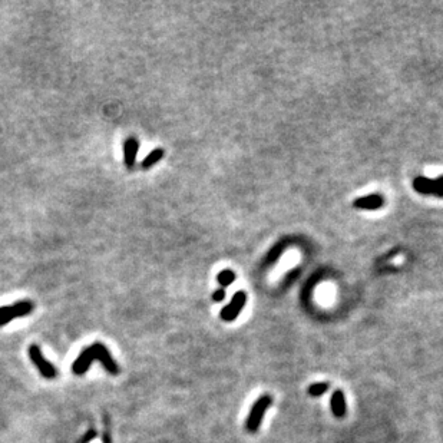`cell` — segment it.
I'll return each instance as SVG.
<instances>
[{"label": "cell", "instance_id": "obj_9", "mask_svg": "<svg viewBox=\"0 0 443 443\" xmlns=\"http://www.w3.org/2000/svg\"><path fill=\"white\" fill-rule=\"evenodd\" d=\"M383 204H384V200L380 194H370L367 197H361L353 202L354 207L359 208V209H379V208L383 207Z\"/></svg>", "mask_w": 443, "mask_h": 443}, {"label": "cell", "instance_id": "obj_5", "mask_svg": "<svg viewBox=\"0 0 443 443\" xmlns=\"http://www.w3.org/2000/svg\"><path fill=\"white\" fill-rule=\"evenodd\" d=\"M245 301H247V294H245L244 291L236 293V294L233 296V298H231V301L221 310L220 317H221L224 321H227V323L234 321V320L241 314L242 309H244V305H245Z\"/></svg>", "mask_w": 443, "mask_h": 443}, {"label": "cell", "instance_id": "obj_6", "mask_svg": "<svg viewBox=\"0 0 443 443\" xmlns=\"http://www.w3.org/2000/svg\"><path fill=\"white\" fill-rule=\"evenodd\" d=\"M413 188L420 194H433L443 197V177L437 180H428L425 177H417L413 181Z\"/></svg>", "mask_w": 443, "mask_h": 443}, {"label": "cell", "instance_id": "obj_4", "mask_svg": "<svg viewBox=\"0 0 443 443\" xmlns=\"http://www.w3.org/2000/svg\"><path fill=\"white\" fill-rule=\"evenodd\" d=\"M28 352H29V359H30L32 363L37 367L39 373H41L45 379H48V380L55 379L56 376H57V370H56V367L53 366L50 361L45 359V356H43V353H42L41 347L37 346V344H32V346L29 347Z\"/></svg>", "mask_w": 443, "mask_h": 443}, {"label": "cell", "instance_id": "obj_8", "mask_svg": "<svg viewBox=\"0 0 443 443\" xmlns=\"http://www.w3.org/2000/svg\"><path fill=\"white\" fill-rule=\"evenodd\" d=\"M330 408H332L333 415L336 417H344L347 412V405H346V396L343 393V390H334L332 395V399H330Z\"/></svg>", "mask_w": 443, "mask_h": 443}, {"label": "cell", "instance_id": "obj_12", "mask_svg": "<svg viewBox=\"0 0 443 443\" xmlns=\"http://www.w3.org/2000/svg\"><path fill=\"white\" fill-rule=\"evenodd\" d=\"M329 390V383L325 381H320V383H314L309 388V395L312 397H319V396H323Z\"/></svg>", "mask_w": 443, "mask_h": 443}, {"label": "cell", "instance_id": "obj_7", "mask_svg": "<svg viewBox=\"0 0 443 443\" xmlns=\"http://www.w3.org/2000/svg\"><path fill=\"white\" fill-rule=\"evenodd\" d=\"M139 151V142L135 137H129L124 142V164L128 169H133Z\"/></svg>", "mask_w": 443, "mask_h": 443}, {"label": "cell", "instance_id": "obj_11", "mask_svg": "<svg viewBox=\"0 0 443 443\" xmlns=\"http://www.w3.org/2000/svg\"><path fill=\"white\" fill-rule=\"evenodd\" d=\"M234 280H236V274L231 270H222L217 276V281L221 287H228L229 284L234 283Z\"/></svg>", "mask_w": 443, "mask_h": 443}, {"label": "cell", "instance_id": "obj_2", "mask_svg": "<svg viewBox=\"0 0 443 443\" xmlns=\"http://www.w3.org/2000/svg\"><path fill=\"white\" fill-rule=\"evenodd\" d=\"M271 403H273V399L268 395L260 396L254 402L253 408L249 410L248 417L245 420V428H247L249 433H256L257 430L260 429V426H261V423L264 420V416H265V412L268 410Z\"/></svg>", "mask_w": 443, "mask_h": 443}, {"label": "cell", "instance_id": "obj_3", "mask_svg": "<svg viewBox=\"0 0 443 443\" xmlns=\"http://www.w3.org/2000/svg\"><path fill=\"white\" fill-rule=\"evenodd\" d=\"M32 312H33V304L28 300L17 301L12 305H3L0 307V327L9 324L14 319L26 317Z\"/></svg>", "mask_w": 443, "mask_h": 443}, {"label": "cell", "instance_id": "obj_1", "mask_svg": "<svg viewBox=\"0 0 443 443\" xmlns=\"http://www.w3.org/2000/svg\"><path fill=\"white\" fill-rule=\"evenodd\" d=\"M95 360L101 361L102 366L105 367V370H106L108 373H119L118 363L113 360L112 354L109 353V350L105 347L104 343H99V341L93 343L92 346L86 347L82 353L78 356V359L73 361V364H72V372L78 374V376L86 373L88 369L90 367V364Z\"/></svg>", "mask_w": 443, "mask_h": 443}, {"label": "cell", "instance_id": "obj_13", "mask_svg": "<svg viewBox=\"0 0 443 443\" xmlns=\"http://www.w3.org/2000/svg\"><path fill=\"white\" fill-rule=\"evenodd\" d=\"M225 298V290L224 288H220V290H215L214 294H213V300L215 303H220Z\"/></svg>", "mask_w": 443, "mask_h": 443}, {"label": "cell", "instance_id": "obj_10", "mask_svg": "<svg viewBox=\"0 0 443 443\" xmlns=\"http://www.w3.org/2000/svg\"><path fill=\"white\" fill-rule=\"evenodd\" d=\"M164 153L165 152H164L162 148H155L153 151H151V152L146 155L145 160L142 161V164H141L142 169H149V168H152L153 165H157V164L164 158Z\"/></svg>", "mask_w": 443, "mask_h": 443}]
</instances>
